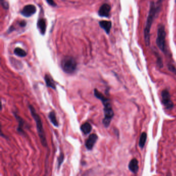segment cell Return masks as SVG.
Wrapping results in <instances>:
<instances>
[{
	"label": "cell",
	"instance_id": "7",
	"mask_svg": "<svg viewBox=\"0 0 176 176\" xmlns=\"http://www.w3.org/2000/svg\"><path fill=\"white\" fill-rule=\"evenodd\" d=\"M36 12V8L33 5H28L25 6L22 10L21 11V14L25 17H30L34 14Z\"/></svg>",
	"mask_w": 176,
	"mask_h": 176
},
{
	"label": "cell",
	"instance_id": "5",
	"mask_svg": "<svg viewBox=\"0 0 176 176\" xmlns=\"http://www.w3.org/2000/svg\"><path fill=\"white\" fill-rule=\"evenodd\" d=\"M61 66L65 73L72 74L74 73L77 69V62L72 57L66 56L62 61Z\"/></svg>",
	"mask_w": 176,
	"mask_h": 176
},
{
	"label": "cell",
	"instance_id": "10",
	"mask_svg": "<svg viewBox=\"0 0 176 176\" xmlns=\"http://www.w3.org/2000/svg\"><path fill=\"white\" fill-rule=\"evenodd\" d=\"M128 167H129V170L132 173H133L134 174H136L138 172V169H139L138 162V160L136 158L132 159L130 161V162H129Z\"/></svg>",
	"mask_w": 176,
	"mask_h": 176
},
{
	"label": "cell",
	"instance_id": "24",
	"mask_svg": "<svg viewBox=\"0 0 176 176\" xmlns=\"http://www.w3.org/2000/svg\"><path fill=\"white\" fill-rule=\"evenodd\" d=\"M175 2H176V1H175Z\"/></svg>",
	"mask_w": 176,
	"mask_h": 176
},
{
	"label": "cell",
	"instance_id": "18",
	"mask_svg": "<svg viewBox=\"0 0 176 176\" xmlns=\"http://www.w3.org/2000/svg\"><path fill=\"white\" fill-rule=\"evenodd\" d=\"M14 53L18 56L25 57L26 55V52L24 50L20 48H17L14 49Z\"/></svg>",
	"mask_w": 176,
	"mask_h": 176
},
{
	"label": "cell",
	"instance_id": "8",
	"mask_svg": "<svg viewBox=\"0 0 176 176\" xmlns=\"http://www.w3.org/2000/svg\"><path fill=\"white\" fill-rule=\"evenodd\" d=\"M98 136L96 134H91L85 142V146L88 150H91L93 148V146L97 141Z\"/></svg>",
	"mask_w": 176,
	"mask_h": 176
},
{
	"label": "cell",
	"instance_id": "11",
	"mask_svg": "<svg viewBox=\"0 0 176 176\" xmlns=\"http://www.w3.org/2000/svg\"><path fill=\"white\" fill-rule=\"evenodd\" d=\"M45 80L47 87H50L53 89H56V85L54 80L50 75L46 74L45 76Z\"/></svg>",
	"mask_w": 176,
	"mask_h": 176
},
{
	"label": "cell",
	"instance_id": "23",
	"mask_svg": "<svg viewBox=\"0 0 176 176\" xmlns=\"http://www.w3.org/2000/svg\"><path fill=\"white\" fill-rule=\"evenodd\" d=\"M26 22H25V21H21V22L20 23V25L21 27H24V26L26 25Z\"/></svg>",
	"mask_w": 176,
	"mask_h": 176
},
{
	"label": "cell",
	"instance_id": "17",
	"mask_svg": "<svg viewBox=\"0 0 176 176\" xmlns=\"http://www.w3.org/2000/svg\"><path fill=\"white\" fill-rule=\"evenodd\" d=\"M14 115H15L17 119L18 120V121L19 122V125L18 127L17 128V131L19 132L20 133H22V132L23 133H24V132L23 131L22 127L23 125H24V124H25V123H24L25 122H24L23 120L20 117H19V116H18L16 114H14Z\"/></svg>",
	"mask_w": 176,
	"mask_h": 176
},
{
	"label": "cell",
	"instance_id": "16",
	"mask_svg": "<svg viewBox=\"0 0 176 176\" xmlns=\"http://www.w3.org/2000/svg\"><path fill=\"white\" fill-rule=\"evenodd\" d=\"M49 120H50L51 122L54 125V126L58 127H59V122L57 120L56 114L54 111H51L49 113Z\"/></svg>",
	"mask_w": 176,
	"mask_h": 176
},
{
	"label": "cell",
	"instance_id": "1",
	"mask_svg": "<svg viewBox=\"0 0 176 176\" xmlns=\"http://www.w3.org/2000/svg\"><path fill=\"white\" fill-rule=\"evenodd\" d=\"M162 4L159 3H155L152 2L150 3V8L149 11L146 25L144 29V39L147 47H149L150 45V30L152 25L155 19L156 14L160 12Z\"/></svg>",
	"mask_w": 176,
	"mask_h": 176
},
{
	"label": "cell",
	"instance_id": "15",
	"mask_svg": "<svg viewBox=\"0 0 176 176\" xmlns=\"http://www.w3.org/2000/svg\"><path fill=\"white\" fill-rule=\"evenodd\" d=\"M147 138V135L146 132H143L141 135L139 142H138V146L141 149L144 148L145 145L146 144Z\"/></svg>",
	"mask_w": 176,
	"mask_h": 176
},
{
	"label": "cell",
	"instance_id": "12",
	"mask_svg": "<svg viewBox=\"0 0 176 176\" xmlns=\"http://www.w3.org/2000/svg\"><path fill=\"white\" fill-rule=\"evenodd\" d=\"M99 25L101 28L105 30L107 34H109L112 28V22L109 21H101L99 22Z\"/></svg>",
	"mask_w": 176,
	"mask_h": 176
},
{
	"label": "cell",
	"instance_id": "13",
	"mask_svg": "<svg viewBox=\"0 0 176 176\" xmlns=\"http://www.w3.org/2000/svg\"><path fill=\"white\" fill-rule=\"evenodd\" d=\"M37 27L41 34H45L46 30V23L44 19L41 18L38 21Z\"/></svg>",
	"mask_w": 176,
	"mask_h": 176
},
{
	"label": "cell",
	"instance_id": "22",
	"mask_svg": "<svg viewBox=\"0 0 176 176\" xmlns=\"http://www.w3.org/2000/svg\"><path fill=\"white\" fill-rule=\"evenodd\" d=\"M46 1H47V3H48L49 5H50L51 6H55L56 5V4L55 3V2H54L53 0H46Z\"/></svg>",
	"mask_w": 176,
	"mask_h": 176
},
{
	"label": "cell",
	"instance_id": "14",
	"mask_svg": "<svg viewBox=\"0 0 176 176\" xmlns=\"http://www.w3.org/2000/svg\"><path fill=\"white\" fill-rule=\"evenodd\" d=\"M81 130L84 134H88L91 132L92 127L89 122H85L81 126Z\"/></svg>",
	"mask_w": 176,
	"mask_h": 176
},
{
	"label": "cell",
	"instance_id": "2",
	"mask_svg": "<svg viewBox=\"0 0 176 176\" xmlns=\"http://www.w3.org/2000/svg\"><path fill=\"white\" fill-rule=\"evenodd\" d=\"M94 95L98 99L101 100L104 105L103 111L104 116L102 120V123L105 127H108L110 125L112 120L114 116V112L110 100L105 97L101 92L98 91L96 88L94 89Z\"/></svg>",
	"mask_w": 176,
	"mask_h": 176
},
{
	"label": "cell",
	"instance_id": "21",
	"mask_svg": "<svg viewBox=\"0 0 176 176\" xmlns=\"http://www.w3.org/2000/svg\"><path fill=\"white\" fill-rule=\"evenodd\" d=\"M168 68L171 72L175 73L176 75V68L172 64H168Z\"/></svg>",
	"mask_w": 176,
	"mask_h": 176
},
{
	"label": "cell",
	"instance_id": "4",
	"mask_svg": "<svg viewBox=\"0 0 176 176\" xmlns=\"http://www.w3.org/2000/svg\"><path fill=\"white\" fill-rule=\"evenodd\" d=\"M166 35L165 27L164 25L160 24L158 27L156 43L160 50L165 53L166 52Z\"/></svg>",
	"mask_w": 176,
	"mask_h": 176
},
{
	"label": "cell",
	"instance_id": "3",
	"mask_svg": "<svg viewBox=\"0 0 176 176\" xmlns=\"http://www.w3.org/2000/svg\"><path fill=\"white\" fill-rule=\"evenodd\" d=\"M28 107L30 110V113L32 116L33 118H34L35 122H36L37 132H38L39 137L40 138L41 144L43 145V147H46L47 146V139H46V134L43 127V122L41 121V117L37 113L33 105H29Z\"/></svg>",
	"mask_w": 176,
	"mask_h": 176
},
{
	"label": "cell",
	"instance_id": "6",
	"mask_svg": "<svg viewBox=\"0 0 176 176\" xmlns=\"http://www.w3.org/2000/svg\"><path fill=\"white\" fill-rule=\"evenodd\" d=\"M162 103L166 109L170 110L174 107V103L171 99L170 93L167 89L163 90L161 93Z\"/></svg>",
	"mask_w": 176,
	"mask_h": 176
},
{
	"label": "cell",
	"instance_id": "20",
	"mask_svg": "<svg viewBox=\"0 0 176 176\" xmlns=\"http://www.w3.org/2000/svg\"><path fill=\"white\" fill-rule=\"evenodd\" d=\"M64 154H63V152H61V154L58 158V167L59 168H60L61 165L64 161Z\"/></svg>",
	"mask_w": 176,
	"mask_h": 176
},
{
	"label": "cell",
	"instance_id": "9",
	"mask_svg": "<svg viewBox=\"0 0 176 176\" xmlns=\"http://www.w3.org/2000/svg\"><path fill=\"white\" fill-rule=\"evenodd\" d=\"M111 7L109 5L107 4H104L100 7L99 10L98 11V14L102 17H109V13L111 12Z\"/></svg>",
	"mask_w": 176,
	"mask_h": 176
},
{
	"label": "cell",
	"instance_id": "19",
	"mask_svg": "<svg viewBox=\"0 0 176 176\" xmlns=\"http://www.w3.org/2000/svg\"><path fill=\"white\" fill-rule=\"evenodd\" d=\"M154 54L156 55V57H157V64L159 68H162V67H163V61H162V58L160 56V55L158 54V53L154 52Z\"/></svg>",
	"mask_w": 176,
	"mask_h": 176
}]
</instances>
